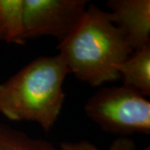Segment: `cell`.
<instances>
[{"label":"cell","mask_w":150,"mask_h":150,"mask_svg":"<svg viewBox=\"0 0 150 150\" xmlns=\"http://www.w3.org/2000/svg\"><path fill=\"white\" fill-rule=\"evenodd\" d=\"M0 41L25 44L23 0H0Z\"/></svg>","instance_id":"cell-7"},{"label":"cell","mask_w":150,"mask_h":150,"mask_svg":"<svg viewBox=\"0 0 150 150\" xmlns=\"http://www.w3.org/2000/svg\"><path fill=\"white\" fill-rule=\"evenodd\" d=\"M123 84L150 96V45L134 50L117 67Z\"/></svg>","instance_id":"cell-6"},{"label":"cell","mask_w":150,"mask_h":150,"mask_svg":"<svg viewBox=\"0 0 150 150\" xmlns=\"http://www.w3.org/2000/svg\"><path fill=\"white\" fill-rule=\"evenodd\" d=\"M112 23L134 51L150 45L149 0H108Z\"/></svg>","instance_id":"cell-5"},{"label":"cell","mask_w":150,"mask_h":150,"mask_svg":"<svg viewBox=\"0 0 150 150\" xmlns=\"http://www.w3.org/2000/svg\"><path fill=\"white\" fill-rule=\"evenodd\" d=\"M83 109L106 133L119 137L150 133V102L128 86L100 88L87 100Z\"/></svg>","instance_id":"cell-3"},{"label":"cell","mask_w":150,"mask_h":150,"mask_svg":"<svg viewBox=\"0 0 150 150\" xmlns=\"http://www.w3.org/2000/svg\"><path fill=\"white\" fill-rule=\"evenodd\" d=\"M69 74L59 54L33 59L0 83V113L10 121L34 122L47 134L62 111Z\"/></svg>","instance_id":"cell-2"},{"label":"cell","mask_w":150,"mask_h":150,"mask_svg":"<svg viewBox=\"0 0 150 150\" xmlns=\"http://www.w3.org/2000/svg\"><path fill=\"white\" fill-rule=\"evenodd\" d=\"M140 150H150V147L149 146H148V147H146V148H144V149H140Z\"/></svg>","instance_id":"cell-10"},{"label":"cell","mask_w":150,"mask_h":150,"mask_svg":"<svg viewBox=\"0 0 150 150\" xmlns=\"http://www.w3.org/2000/svg\"><path fill=\"white\" fill-rule=\"evenodd\" d=\"M87 7V0H23L26 40L48 36L63 42L79 25Z\"/></svg>","instance_id":"cell-4"},{"label":"cell","mask_w":150,"mask_h":150,"mask_svg":"<svg viewBox=\"0 0 150 150\" xmlns=\"http://www.w3.org/2000/svg\"><path fill=\"white\" fill-rule=\"evenodd\" d=\"M59 150H136L134 141L128 137H118L112 142L108 149H99L88 140L77 142L64 141L60 143Z\"/></svg>","instance_id":"cell-9"},{"label":"cell","mask_w":150,"mask_h":150,"mask_svg":"<svg viewBox=\"0 0 150 150\" xmlns=\"http://www.w3.org/2000/svg\"><path fill=\"white\" fill-rule=\"evenodd\" d=\"M0 150H59L51 142L34 139L23 131L0 122Z\"/></svg>","instance_id":"cell-8"},{"label":"cell","mask_w":150,"mask_h":150,"mask_svg":"<svg viewBox=\"0 0 150 150\" xmlns=\"http://www.w3.org/2000/svg\"><path fill=\"white\" fill-rule=\"evenodd\" d=\"M57 48L69 74L93 87L120 79L117 67L133 53L108 11L93 4Z\"/></svg>","instance_id":"cell-1"}]
</instances>
